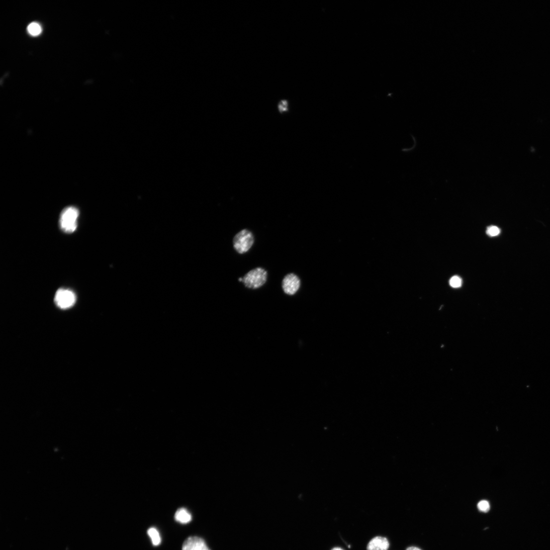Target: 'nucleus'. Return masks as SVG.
I'll return each mask as SVG.
<instances>
[{"instance_id": "f257e3e1", "label": "nucleus", "mask_w": 550, "mask_h": 550, "mask_svg": "<svg viewBox=\"0 0 550 550\" xmlns=\"http://www.w3.org/2000/svg\"><path fill=\"white\" fill-rule=\"evenodd\" d=\"M267 271L260 267L249 271L243 278L242 283L248 289L256 290L260 288L266 282Z\"/></svg>"}, {"instance_id": "f03ea898", "label": "nucleus", "mask_w": 550, "mask_h": 550, "mask_svg": "<svg viewBox=\"0 0 550 550\" xmlns=\"http://www.w3.org/2000/svg\"><path fill=\"white\" fill-rule=\"evenodd\" d=\"M254 243V237L251 231L243 229L238 232L233 240V247L238 253H247L252 248Z\"/></svg>"}, {"instance_id": "7ed1b4c3", "label": "nucleus", "mask_w": 550, "mask_h": 550, "mask_svg": "<svg viewBox=\"0 0 550 550\" xmlns=\"http://www.w3.org/2000/svg\"><path fill=\"white\" fill-rule=\"evenodd\" d=\"M79 216L78 210L72 207L65 208L61 213L59 224L61 230L66 233L73 232L77 226V218Z\"/></svg>"}, {"instance_id": "20e7f679", "label": "nucleus", "mask_w": 550, "mask_h": 550, "mask_svg": "<svg viewBox=\"0 0 550 550\" xmlns=\"http://www.w3.org/2000/svg\"><path fill=\"white\" fill-rule=\"evenodd\" d=\"M56 305L61 309H66L73 306L76 302V296L71 290L61 289L58 290L54 299Z\"/></svg>"}, {"instance_id": "39448f33", "label": "nucleus", "mask_w": 550, "mask_h": 550, "mask_svg": "<svg viewBox=\"0 0 550 550\" xmlns=\"http://www.w3.org/2000/svg\"><path fill=\"white\" fill-rule=\"evenodd\" d=\"M300 286V280L294 273L287 274L282 282V288L284 292L290 296H293L296 294Z\"/></svg>"}, {"instance_id": "423d86ee", "label": "nucleus", "mask_w": 550, "mask_h": 550, "mask_svg": "<svg viewBox=\"0 0 550 550\" xmlns=\"http://www.w3.org/2000/svg\"><path fill=\"white\" fill-rule=\"evenodd\" d=\"M182 550H211L204 539L198 536L188 537L184 542Z\"/></svg>"}, {"instance_id": "0eeeda50", "label": "nucleus", "mask_w": 550, "mask_h": 550, "mask_svg": "<svg viewBox=\"0 0 550 550\" xmlns=\"http://www.w3.org/2000/svg\"><path fill=\"white\" fill-rule=\"evenodd\" d=\"M389 547L388 540L384 537L377 536L373 538L367 546L368 550H387Z\"/></svg>"}, {"instance_id": "6e6552de", "label": "nucleus", "mask_w": 550, "mask_h": 550, "mask_svg": "<svg viewBox=\"0 0 550 550\" xmlns=\"http://www.w3.org/2000/svg\"><path fill=\"white\" fill-rule=\"evenodd\" d=\"M175 520L182 524L190 523L192 520V516L188 510L184 508L178 509L175 514Z\"/></svg>"}, {"instance_id": "1a4fd4ad", "label": "nucleus", "mask_w": 550, "mask_h": 550, "mask_svg": "<svg viewBox=\"0 0 550 550\" xmlns=\"http://www.w3.org/2000/svg\"><path fill=\"white\" fill-rule=\"evenodd\" d=\"M147 533L150 537L153 545L157 546L160 544L161 537L159 531L156 529L151 527L148 530Z\"/></svg>"}, {"instance_id": "9d476101", "label": "nucleus", "mask_w": 550, "mask_h": 550, "mask_svg": "<svg viewBox=\"0 0 550 550\" xmlns=\"http://www.w3.org/2000/svg\"><path fill=\"white\" fill-rule=\"evenodd\" d=\"M27 30L30 34L35 36L40 34L42 32L41 26L37 23L30 24L28 26Z\"/></svg>"}, {"instance_id": "9b49d317", "label": "nucleus", "mask_w": 550, "mask_h": 550, "mask_svg": "<svg viewBox=\"0 0 550 550\" xmlns=\"http://www.w3.org/2000/svg\"><path fill=\"white\" fill-rule=\"evenodd\" d=\"M478 507L481 512L488 513L490 509V505L488 501L482 500L478 505Z\"/></svg>"}, {"instance_id": "f8f14e48", "label": "nucleus", "mask_w": 550, "mask_h": 550, "mask_svg": "<svg viewBox=\"0 0 550 550\" xmlns=\"http://www.w3.org/2000/svg\"><path fill=\"white\" fill-rule=\"evenodd\" d=\"M487 233L490 237H496L500 233V230L497 226H492L488 228Z\"/></svg>"}, {"instance_id": "ddd939ff", "label": "nucleus", "mask_w": 550, "mask_h": 550, "mask_svg": "<svg viewBox=\"0 0 550 550\" xmlns=\"http://www.w3.org/2000/svg\"><path fill=\"white\" fill-rule=\"evenodd\" d=\"M462 280L458 277H453L449 282L450 285L453 288H459L462 286Z\"/></svg>"}, {"instance_id": "4468645a", "label": "nucleus", "mask_w": 550, "mask_h": 550, "mask_svg": "<svg viewBox=\"0 0 550 550\" xmlns=\"http://www.w3.org/2000/svg\"><path fill=\"white\" fill-rule=\"evenodd\" d=\"M279 110L281 113H283L288 111V103L287 101L284 100L280 102L279 106Z\"/></svg>"}, {"instance_id": "2eb2a0df", "label": "nucleus", "mask_w": 550, "mask_h": 550, "mask_svg": "<svg viewBox=\"0 0 550 550\" xmlns=\"http://www.w3.org/2000/svg\"><path fill=\"white\" fill-rule=\"evenodd\" d=\"M407 550H421L420 548L416 546H410L408 547Z\"/></svg>"}, {"instance_id": "dca6fc26", "label": "nucleus", "mask_w": 550, "mask_h": 550, "mask_svg": "<svg viewBox=\"0 0 550 550\" xmlns=\"http://www.w3.org/2000/svg\"><path fill=\"white\" fill-rule=\"evenodd\" d=\"M332 550H343V549L342 548H340V547H334Z\"/></svg>"}]
</instances>
